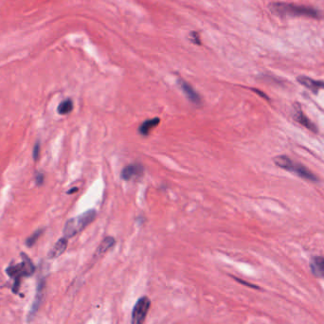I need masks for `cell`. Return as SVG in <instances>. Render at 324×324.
<instances>
[{"instance_id":"obj_1","label":"cell","mask_w":324,"mask_h":324,"mask_svg":"<svg viewBox=\"0 0 324 324\" xmlns=\"http://www.w3.org/2000/svg\"><path fill=\"white\" fill-rule=\"evenodd\" d=\"M269 10L272 13L280 17H309L320 18V13L317 9L308 6H300L291 3L274 2L269 5Z\"/></svg>"},{"instance_id":"obj_2","label":"cell","mask_w":324,"mask_h":324,"mask_svg":"<svg viewBox=\"0 0 324 324\" xmlns=\"http://www.w3.org/2000/svg\"><path fill=\"white\" fill-rule=\"evenodd\" d=\"M96 218V211L89 210L88 212H84L81 215L69 219L67 221L64 228V237L66 238H72L82 231H84L88 225L91 224Z\"/></svg>"},{"instance_id":"obj_3","label":"cell","mask_w":324,"mask_h":324,"mask_svg":"<svg viewBox=\"0 0 324 324\" xmlns=\"http://www.w3.org/2000/svg\"><path fill=\"white\" fill-rule=\"evenodd\" d=\"M275 164L281 169H285L288 172H291L293 174L299 175V177L305 178L306 180L318 181V177L305 167L303 165H300L299 163H294L288 156H278L273 158Z\"/></svg>"},{"instance_id":"obj_4","label":"cell","mask_w":324,"mask_h":324,"mask_svg":"<svg viewBox=\"0 0 324 324\" xmlns=\"http://www.w3.org/2000/svg\"><path fill=\"white\" fill-rule=\"evenodd\" d=\"M21 256L23 257V262H20L18 265H15V266H11L6 270L8 275L14 279L13 291H15V292H17L21 279L23 277H28L30 275L33 274V272L35 270V268H34L31 260L29 259V257L26 255L25 253H22Z\"/></svg>"},{"instance_id":"obj_5","label":"cell","mask_w":324,"mask_h":324,"mask_svg":"<svg viewBox=\"0 0 324 324\" xmlns=\"http://www.w3.org/2000/svg\"><path fill=\"white\" fill-rule=\"evenodd\" d=\"M151 300L147 296H143L137 299L132 310L131 324H144L148 315Z\"/></svg>"},{"instance_id":"obj_6","label":"cell","mask_w":324,"mask_h":324,"mask_svg":"<svg viewBox=\"0 0 324 324\" xmlns=\"http://www.w3.org/2000/svg\"><path fill=\"white\" fill-rule=\"evenodd\" d=\"M45 286H46L45 279H41V280H39L37 285V290H36V295H35V298L33 299V302H32V306H31V310H30V314H29V321L32 320L33 318L35 317L38 309H39V307L42 303L43 297H44Z\"/></svg>"},{"instance_id":"obj_7","label":"cell","mask_w":324,"mask_h":324,"mask_svg":"<svg viewBox=\"0 0 324 324\" xmlns=\"http://www.w3.org/2000/svg\"><path fill=\"white\" fill-rule=\"evenodd\" d=\"M293 118L297 123H299V125L305 126L308 130L314 132V133L318 132L317 126L314 125L311 120L306 117V114L302 112L299 104H296L294 106Z\"/></svg>"},{"instance_id":"obj_8","label":"cell","mask_w":324,"mask_h":324,"mask_svg":"<svg viewBox=\"0 0 324 324\" xmlns=\"http://www.w3.org/2000/svg\"><path fill=\"white\" fill-rule=\"evenodd\" d=\"M144 166L139 163H135V164H130L128 166H126L124 170L121 171L120 177L124 180H131L135 177H139L144 174Z\"/></svg>"},{"instance_id":"obj_9","label":"cell","mask_w":324,"mask_h":324,"mask_svg":"<svg viewBox=\"0 0 324 324\" xmlns=\"http://www.w3.org/2000/svg\"><path fill=\"white\" fill-rule=\"evenodd\" d=\"M178 85H179L182 91L186 95V97H187L191 103H193L194 105L200 106L201 97H200L199 94L195 91V89L189 83L182 80V79H179L178 80Z\"/></svg>"},{"instance_id":"obj_10","label":"cell","mask_w":324,"mask_h":324,"mask_svg":"<svg viewBox=\"0 0 324 324\" xmlns=\"http://www.w3.org/2000/svg\"><path fill=\"white\" fill-rule=\"evenodd\" d=\"M312 274L319 279H324V257L315 256L310 261Z\"/></svg>"},{"instance_id":"obj_11","label":"cell","mask_w":324,"mask_h":324,"mask_svg":"<svg viewBox=\"0 0 324 324\" xmlns=\"http://www.w3.org/2000/svg\"><path fill=\"white\" fill-rule=\"evenodd\" d=\"M298 82L300 85L305 86L306 88L310 89L314 93H318L319 89H324V82L316 81L306 76L298 77Z\"/></svg>"},{"instance_id":"obj_12","label":"cell","mask_w":324,"mask_h":324,"mask_svg":"<svg viewBox=\"0 0 324 324\" xmlns=\"http://www.w3.org/2000/svg\"><path fill=\"white\" fill-rule=\"evenodd\" d=\"M68 248V238L63 237L61 239H59L57 241V243L54 245V247L50 250L48 257L50 259H55L58 258L59 256L62 255L63 253L66 251Z\"/></svg>"},{"instance_id":"obj_13","label":"cell","mask_w":324,"mask_h":324,"mask_svg":"<svg viewBox=\"0 0 324 324\" xmlns=\"http://www.w3.org/2000/svg\"><path fill=\"white\" fill-rule=\"evenodd\" d=\"M159 121H160V119L158 118H151V119L145 120L144 123H143V125L138 127L139 134L143 136H148L150 131L159 125Z\"/></svg>"},{"instance_id":"obj_14","label":"cell","mask_w":324,"mask_h":324,"mask_svg":"<svg viewBox=\"0 0 324 324\" xmlns=\"http://www.w3.org/2000/svg\"><path fill=\"white\" fill-rule=\"evenodd\" d=\"M116 244V240L111 236L106 237L103 242L100 244L98 250L96 251V256H102L107 252L110 249H112L113 247Z\"/></svg>"},{"instance_id":"obj_15","label":"cell","mask_w":324,"mask_h":324,"mask_svg":"<svg viewBox=\"0 0 324 324\" xmlns=\"http://www.w3.org/2000/svg\"><path fill=\"white\" fill-rule=\"evenodd\" d=\"M73 109V102L70 99L63 100L62 103L58 106V113L60 115H68Z\"/></svg>"},{"instance_id":"obj_16","label":"cell","mask_w":324,"mask_h":324,"mask_svg":"<svg viewBox=\"0 0 324 324\" xmlns=\"http://www.w3.org/2000/svg\"><path fill=\"white\" fill-rule=\"evenodd\" d=\"M43 232H44L43 230H37V231H35V232H33V233L31 234V236L29 237V238L26 240V245H27L28 247H32V246H34V244L37 242L39 237L41 236V235L43 234Z\"/></svg>"},{"instance_id":"obj_17","label":"cell","mask_w":324,"mask_h":324,"mask_svg":"<svg viewBox=\"0 0 324 324\" xmlns=\"http://www.w3.org/2000/svg\"><path fill=\"white\" fill-rule=\"evenodd\" d=\"M44 175L42 173H37V175H36V184L39 185V186H41L44 183Z\"/></svg>"},{"instance_id":"obj_18","label":"cell","mask_w":324,"mask_h":324,"mask_svg":"<svg viewBox=\"0 0 324 324\" xmlns=\"http://www.w3.org/2000/svg\"><path fill=\"white\" fill-rule=\"evenodd\" d=\"M192 41H193L194 44L200 45L201 44V42H200L199 36H198V34H197V32H192Z\"/></svg>"},{"instance_id":"obj_19","label":"cell","mask_w":324,"mask_h":324,"mask_svg":"<svg viewBox=\"0 0 324 324\" xmlns=\"http://www.w3.org/2000/svg\"><path fill=\"white\" fill-rule=\"evenodd\" d=\"M39 150H40V144H39V143H37V144H35L34 149H33V158H34V160H36L38 158Z\"/></svg>"},{"instance_id":"obj_20","label":"cell","mask_w":324,"mask_h":324,"mask_svg":"<svg viewBox=\"0 0 324 324\" xmlns=\"http://www.w3.org/2000/svg\"><path fill=\"white\" fill-rule=\"evenodd\" d=\"M235 280L237 281H239L240 284H242L244 286H248V287H251V288H255V289H259V287H256V286H253V285H251V284H249V282H247V281H244V280H241V279H238V278H235Z\"/></svg>"},{"instance_id":"obj_21","label":"cell","mask_w":324,"mask_h":324,"mask_svg":"<svg viewBox=\"0 0 324 324\" xmlns=\"http://www.w3.org/2000/svg\"><path fill=\"white\" fill-rule=\"evenodd\" d=\"M252 90H253V91H255L256 93L259 94L260 96H262V98H266V99H268V96H267L266 94L262 93V92H261V91H259L258 89H252Z\"/></svg>"},{"instance_id":"obj_22","label":"cell","mask_w":324,"mask_h":324,"mask_svg":"<svg viewBox=\"0 0 324 324\" xmlns=\"http://www.w3.org/2000/svg\"><path fill=\"white\" fill-rule=\"evenodd\" d=\"M78 191V188H74V189H72V190H70L68 192V193H74L73 192H77Z\"/></svg>"}]
</instances>
